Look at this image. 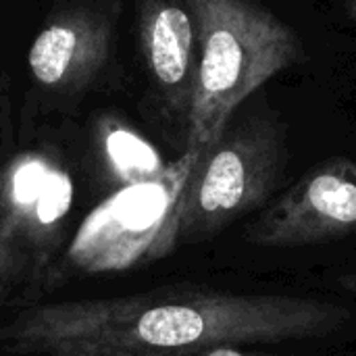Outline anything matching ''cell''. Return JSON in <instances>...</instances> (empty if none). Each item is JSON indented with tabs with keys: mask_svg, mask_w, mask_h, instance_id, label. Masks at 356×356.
I'll list each match as a JSON object with an SVG mask.
<instances>
[{
	"mask_svg": "<svg viewBox=\"0 0 356 356\" xmlns=\"http://www.w3.org/2000/svg\"><path fill=\"white\" fill-rule=\"evenodd\" d=\"M198 356H300V355H267V353H246L240 346H221Z\"/></svg>",
	"mask_w": 356,
	"mask_h": 356,
	"instance_id": "9",
	"label": "cell"
},
{
	"mask_svg": "<svg viewBox=\"0 0 356 356\" xmlns=\"http://www.w3.org/2000/svg\"><path fill=\"white\" fill-rule=\"evenodd\" d=\"M198 152L188 150L159 175L127 184L77 227L67 259L83 273L125 271L175 248L177 204Z\"/></svg>",
	"mask_w": 356,
	"mask_h": 356,
	"instance_id": "3",
	"label": "cell"
},
{
	"mask_svg": "<svg viewBox=\"0 0 356 356\" xmlns=\"http://www.w3.org/2000/svg\"><path fill=\"white\" fill-rule=\"evenodd\" d=\"M338 284L344 288V292H348L350 296L356 298V273H344V275H340Z\"/></svg>",
	"mask_w": 356,
	"mask_h": 356,
	"instance_id": "10",
	"label": "cell"
},
{
	"mask_svg": "<svg viewBox=\"0 0 356 356\" xmlns=\"http://www.w3.org/2000/svg\"><path fill=\"white\" fill-rule=\"evenodd\" d=\"M198 44V77L184 152H200L265 81L300 56L296 33L254 0H186Z\"/></svg>",
	"mask_w": 356,
	"mask_h": 356,
	"instance_id": "1",
	"label": "cell"
},
{
	"mask_svg": "<svg viewBox=\"0 0 356 356\" xmlns=\"http://www.w3.org/2000/svg\"><path fill=\"white\" fill-rule=\"evenodd\" d=\"M71 207V181L42 154L0 169V277H33L52 261Z\"/></svg>",
	"mask_w": 356,
	"mask_h": 356,
	"instance_id": "4",
	"label": "cell"
},
{
	"mask_svg": "<svg viewBox=\"0 0 356 356\" xmlns=\"http://www.w3.org/2000/svg\"><path fill=\"white\" fill-rule=\"evenodd\" d=\"M286 163V146L273 115L234 117L204 146L177 204L175 246L213 240L269 200Z\"/></svg>",
	"mask_w": 356,
	"mask_h": 356,
	"instance_id": "2",
	"label": "cell"
},
{
	"mask_svg": "<svg viewBox=\"0 0 356 356\" xmlns=\"http://www.w3.org/2000/svg\"><path fill=\"white\" fill-rule=\"evenodd\" d=\"M348 17L356 19V0H348Z\"/></svg>",
	"mask_w": 356,
	"mask_h": 356,
	"instance_id": "11",
	"label": "cell"
},
{
	"mask_svg": "<svg viewBox=\"0 0 356 356\" xmlns=\"http://www.w3.org/2000/svg\"><path fill=\"white\" fill-rule=\"evenodd\" d=\"M140 42L169 111L186 123L198 77L196 29L186 0H144Z\"/></svg>",
	"mask_w": 356,
	"mask_h": 356,
	"instance_id": "7",
	"label": "cell"
},
{
	"mask_svg": "<svg viewBox=\"0 0 356 356\" xmlns=\"http://www.w3.org/2000/svg\"><path fill=\"white\" fill-rule=\"evenodd\" d=\"M356 234V163L332 159L275 198L244 232L261 248H298Z\"/></svg>",
	"mask_w": 356,
	"mask_h": 356,
	"instance_id": "5",
	"label": "cell"
},
{
	"mask_svg": "<svg viewBox=\"0 0 356 356\" xmlns=\"http://www.w3.org/2000/svg\"><path fill=\"white\" fill-rule=\"evenodd\" d=\"M104 150L125 186L150 179L167 167L144 138L119 123H111L104 129Z\"/></svg>",
	"mask_w": 356,
	"mask_h": 356,
	"instance_id": "8",
	"label": "cell"
},
{
	"mask_svg": "<svg viewBox=\"0 0 356 356\" xmlns=\"http://www.w3.org/2000/svg\"><path fill=\"white\" fill-rule=\"evenodd\" d=\"M113 44V17L98 8H69L52 17L27 52L33 79L56 92L86 88L106 65Z\"/></svg>",
	"mask_w": 356,
	"mask_h": 356,
	"instance_id": "6",
	"label": "cell"
}]
</instances>
